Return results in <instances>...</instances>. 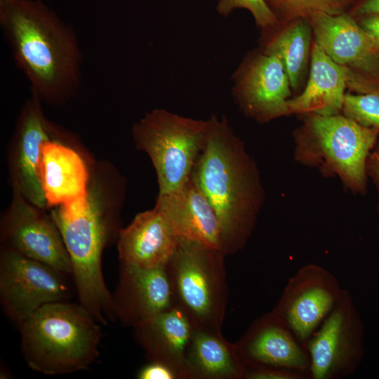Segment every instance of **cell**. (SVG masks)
Returning <instances> with one entry per match:
<instances>
[{
	"instance_id": "cell-1",
	"label": "cell",
	"mask_w": 379,
	"mask_h": 379,
	"mask_svg": "<svg viewBox=\"0 0 379 379\" xmlns=\"http://www.w3.org/2000/svg\"><path fill=\"white\" fill-rule=\"evenodd\" d=\"M126 185L111 163L99 162L91 168L86 198L51 211L71 259L80 305L102 324L117 318L114 298L103 278L102 256L122 228Z\"/></svg>"
},
{
	"instance_id": "cell-2",
	"label": "cell",
	"mask_w": 379,
	"mask_h": 379,
	"mask_svg": "<svg viewBox=\"0 0 379 379\" xmlns=\"http://www.w3.org/2000/svg\"><path fill=\"white\" fill-rule=\"evenodd\" d=\"M0 26L15 64L43 102L65 104L81 79L82 53L74 29L40 0L0 5Z\"/></svg>"
},
{
	"instance_id": "cell-3",
	"label": "cell",
	"mask_w": 379,
	"mask_h": 379,
	"mask_svg": "<svg viewBox=\"0 0 379 379\" xmlns=\"http://www.w3.org/2000/svg\"><path fill=\"white\" fill-rule=\"evenodd\" d=\"M208 123L190 178L218 216L222 251L233 255L246 246L255 227L264 190L255 161L226 117L211 115Z\"/></svg>"
},
{
	"instance_id": "cell-4",
	"label": "cell",
	"mask_w": 379,
	"mask_h": 379,
	"mask_svg": "<svg viewBox=\"0 0 379 379\" xmlns=\"http://www.w3.org/2000/svg\"><path fill=\"white\" fill-rule=\"evenodd\" d=\"M28 366L47 375L86 369L99 356L100 327L80 304H46L20 324Z\"/></svg>"
},
{
	"instance_id": "cell-5",
	"label": "cell",
	"mask_w": 379,
	"mask_h": 379,
	"mask_svg": "<svg viewBox=\"0 0 379 379\" xmlns=\"http://www.w3.org/2000/svg\"><path fill=\"white\" fill-rule=\"evenodd\" d=\"M304 117L293 133L295 160L317 168L324 176H337L352 192L364 194L366 161L379 131L361 126L343 114Z\"/></svg>"
},
{
	"instance_id": "cell-6",
	"label": "cell",
	"mask_w": 379,
	"mask_h": 379,
	"mask_svg": "<svg viewBox=\"0 0 379 379\" xmlns=\"http://www.w3.org/2000/svg\"><path fill=\"white\" fill-rule=\"evenodd\" d=\"M225 256L220 250L178 239L168 271L175 303L196 328L222 331L228 298Z\"/></svg>"
},
{
	"instance_id": "cell-7",
	"label": "cell",
	"mask_w": 379,
	"mask_h": 379,
	"mask_svg": "<svg viewBox=\"0 0 379 379\" xmlns=\"http://www.w3.org/2000/svg\"><path fill=\"white\" fill-rule=\"evenodd\" d=\"M208 119L184 117L156 108L132 126L135 147L149 157L156 171L158 194L182 187L191 177L205 145Z\"/></svg>"
},
{
	"instance_id": "cell-8",
	"label": "cell",
	"mask_w": 379,
	"mask_h": 379,
	"mask_svg": "<svg viewBox=\"0 0 379 379\" xmlns=\"http://www.w3.org/2000/svg\"><path fill=\"white\" fill-rule=\"evenodd\" d=\"M304 347L310 379H343L355 373L364 356V326L347 289Z\"/></svg>"
},
{
	"instance_id": "cell-9",
	"label": "cell",
	"mask_w": 379,
	"mask_h": 379,
	"mask_svg": "<svg viewBox=\"0 0 379 379\" xmlns=\"http://www.w3.org/2000/svg\"><path fill=\"white\" fill-rule=\"evenodd\" d=\"M314 41L347 74L350 93L379 88V42L348 12L319 13L309 19Z\"/></svg>"
},
{
	"instance_id": "cell-10",
	"label": "cell",
	"mask_w": 379,
	"mask_h": 379,
	"mask_svg": "<svg viewBox=\"0 0 379 379\" xmlns=\"http://www.w3.org/2000/svg\"><path fill=\"white\" fill-rule=\"evenodd\" d=\"M343 290L331 272L308 263L288 279L270 312L304 346L338 302Z\"/></svg>"
},
{
	"instance_id": "cell-11",
	"label": "cell",
	"mask_w": 379,
	"mask_h": 379,
	"mask_svg": "<svg viewBox=\"0 0 379 379\" xmlns=\"http://www.w3.org/2000/svg\"><path fill=\"white\" fill-rule=\"evenodd\" d=\"M65 274L6 246L0 255V299L8 317L20 324L41 306L65 301Z\"/></svg>"
},
{
	"instance_id": "cell-12",
	"label": "cell",
	"mask_w": 379,
	"mask_h": 379,
	"mask_svg": "<svg viewBox=\"0 0 379 379\" xmlns=\"http://www.w3.org/2000/svg\"><path fill=\"white\" fill-rule=\"evenodd\" d=\"M12 189L11 204L1 221L3 245L72 275L69 255L51 215L29 202L16 187Z\"/></svg>"
},
{
	"instance_id": "cell-13",
	"label": "cell",
	"mask_w": 379,
	"mask_h": 379,
	"mask_svg": "<svg viewBox=\"0 0 379 379\" xmlns=\"http://www.w3.org/2000/svg\"><path fill=\"white\" fill-rule=\"evenodd\" d=\"M232 82L233 98L246 117L262 124L291 114L290 81L276 56L262 49L247 54Z\"/></svg>"
},
{
	"instance_id": "cell-14",
	"label": "cell",
	"mask_w": 379,
	"mask_h": 379,
	"mask_svg": "<svg viewBox=\"0 0 379 379\" xmlns=\"http://www.w3.org/2000/svg\"><path fill=\"white\" fill-rule=\"evenodd\" d=\"M42 102L32 93L23 105L9 142L7 163L12 187H16L32 204L46 210L39 164L43 145L60 128L46 117Z\"/></svg>"
},
{
	"instance_id": "cell-15",
	"label": "cell",
	"mask_w": 379,
	"mask_h": 379,
	"mask_svg": "<svg viewBox=\"0 0 379 379\" xmlns=\"http://www.w3.org/2000/svg\"><path fill=\"white\" fill-rule=\"evenodd\" d=\"M72 142L60 128L43 145L39 174L48 208L69 205L87 195L91 168Z\"/></svg>"
},
{
	"instance_id": "cell-16",
	"label": "cell",
	"mask_w": 379,
	"mask_h": 379,
	"mask_svg": "<svg viewBox=\"0 0 379 379\" xmlns=\"http://www.w3.org/2000/svg\"><path fill=\"white\" fill-rule=\"evenodd\" d=\"M114 298L117 318L133 328L175 305L168 265H122Z\"/></svg>"
},
{
	"instance_id": "cell-17",
	"label": "cell",
	"mask_w": 379,
	"mask_h": 379,
	"mask_svg": "<svg viewBox=\"0 0 379 379\" xmlns=\"http://www.w3.org/2000/svg\"><path fill=\"white\" fill-rule=\"evenodd\" d=\"M236 344L245 366L283 368L310 377L305 347L270 312L255 319Z\"/></svg>"
},
{
	"instance_id": "cell-18",
	"label": "cell",
	"mask_w": 379,
	"mask_h": 379,
	"mask_svg": "<svg viewBox=\"0 0 379 379\" xmlns=\"http://www.w3.org/2000/svg\"><path fill=\"white\" fill-rule=\"evenodd\" d=\"M178 245V237L171 222L156 204L121 228L117 239L121 264L141 267L167 266Z\"/></svg>"
},
{
	"instance_id": "cell-19",
	"label": "cell",
	"mask_w": 379,
	"mask_h": 379,
	"mask_svg": "<svg viewBox=\"0 0 379 379\" xmlns=\"http://www.w3.org/2000/svg\"><path fill=\"white\" fill-rule=\"evenodd\" d=\"M133 328L151 361L169 366L179 379H188L187 358L196 327L182 310L175 305Z\"/></svg>"
},
{
	"instance_id": "cell-20",
	"label": "cell",
	"mask_w": 379,
	"mask_h": 379,
	"mask_svg": "<svg viewBox=\"0 0 379 379\" xmlns=\"http://www.w3.org/2000/svg\"><path fill=\"white\" fill-rule=\"evenodd\" d=\"M157 204L178 237L222 251L221 230L210 201L190 179L180 189L158 194Z\"/></svg>"
},
{
	"instance_id": "cell-21",
	"label": "cell",
	"mask_w": 379,
	"mask_h": 379,
	"mask_svg": "<svg viewBox=\"0 0 379 379\" xmlns=\"http://www.w3.org/2000/svg\"><path fill=\"white\" fill-rule=\"evenodd\" d=\"M308 81L304 90L288 100L291 114L331 116L342 114L346 93L345 69L334 62L314 41Z\"/></svg>"
},
{
	"instance_id": "cell-22",
	"label": "cell",
	"mask_w": 379,
	"mask_h": 379,
	"mask_svg": "<svg viewBox=\"0 0 379 379\" xmlns=\"http://www.w3.org/2000/svg\"><path fill=\"white\" fill-rule=\"evenodd\" d=\"M187 365L188 379H244L246 372L236 343L205 329L196 328Z\"/></svg>"
},
{
	"instance_id": "cell-23",
	"label": "cell",
	"mask_w": 379,
	"mask_h": 379,
	"mask_svg": "<svg viewBox=\"0 0 379 379\" xmlns=\"http://www.w3.org/2000/svg\"><path fill=\"white\" fill-rule=\"evenodd\" d=\"M312 35L311 23L305 18L262 31L261 49L280 60L294 90L304 81L311 58Z\"/></svg>"
},
{
	"instance_id": "cell-24",
	"label": "cell",
	"mask_w": 379,
	"mask_h": 379,
	"mask_svg": "<svg viewBox=\"0 0 379 379\" xmlns=\"http://www.w3.org/2000/svg\"><path fill=\"white\" fill-rule=\"evenodd\" d=\"M357 0H265L279 25L324 13L331 15L347 13Z\"/></svg>"
},
{
	"instance_id": "cell-25",
	"label": "cell",
	"mask_w": 379,
	"mask_h": 379,
	"mask_svg": "<svg viewBox=\"0 0 379 379\" xmlns=\"http://www.w3.org/2000/svg\"><path fill=\"white\" fill-rule=\"evenodd\" d=\"M342 114L361 126L379 131V88L366 93H346Z\"/></svg>"
},
{
	"instance_id": "cell-26",
	"label": "cell",
	"mask_w": 379,
	"mask_h": 379,
	"mask_svg": "<svg viewBox=\"0 0 379 379\" xmlns=\"http://www.w3.org/2000/svg\"><path fill=\"white\" fill-rule=\"evenodd\" d=\"M239 8L247 10L253 17L257 27L262 31L279 25L265 0H218L216 6L217 12L222 16H228Z\"/></svg>"
},
{
	"instance_id": "cell-27",
	"label": "cell",
	"mask_w": 379,
	"mask_h": 379,
	"mask_svg": "<svg viewBox=\"0 0 379 379\" xmlns=\"http://www.w3.org/2000/svg\"><path fill=\"white\" fill-rule=\"evenodd\" d=\"M244 379H310L307 374L274 366H246Z\"/></svg>"
},
{
	"instance_id": "cell-28",
	"label": "cell",
	"mask_w": 379,
	"mask_h": 379,
	"mask_svg": "<svg viewBox=\"0 0 379 379\" xmlns=\"http://www.w3.org/2000/svg\"><path fill=\"white\" fill-rule=\"evenodd\" d=\"M137 376L139 379H179L176 373L169 366L154 361L142 367Z\"/></svg>"
},
{
	"instance_id": "cell-29",
	"label": "cell",
	"mask_w": 379,
	"mask_h": 379,
	"mask_svg": "<svg viewBox=\"0 0 379 379\" xmlns=\"http://www.w3.org/2000/svg\"><path fill=\"white\" fill-rule=\"evenodd\" d=\"M366 174L375 185L379 197V137L366 161ZM379 212V202L378 206Z\"/></svg>"
},
{
	"instance_id": "cell-30",
	"label": "cell",
	"mask_w": 379,
	"mask_h": 379,
	"mask_svg": "<svg viewBox=\"0 0 379 379\" xmlns=\"http://www.w3.org/2000/svg\"><path fill=\"white\" fill-rule=\"evenodd\" d=\"M353 17L378 15L379 16V0H361L356 1L354 6L349 13Z\"/></svg>"
},
{
	"instance_id": "cell-31",
	"label": "cell",
	"mask_w": 379,
	"mask_h": 379,
	"mask_svg": "<svg viewBox=\"0 0 379 379\" xmlns=\"http://www.w3.org/2000/svg\"><path fill=\"white\" fill-rule=\"evenodd\" d=\"M359 24L379 42V16H363Z\"/></svg>"
},
{
	"instance_id": "cell-32",
	"label": "cell",
	"mask_w": 379,
	"mask_h": 379,
	"mask_svg": "<svg viewBox=\"0 0 379 379\" xmlns=\"http://www.w3.org/2000/svg\"><path fill=\"white\" fill-rule=\"evenodd\" d=\"M10 0H0V5L4 4L6 2H8Z\"/></svg>"
}]
</instances>
